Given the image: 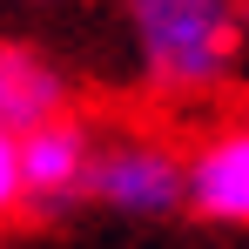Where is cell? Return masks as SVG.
Wrapping results in <instances>:
<instances>
[{
	"mask_svg": "<svg viewBox=\"0 0 249 249\" xmlns=\"http://www.w3.org/2000/svg\"><path fill=\"white\" fill-rule=\"evenodd\" d=\"M135 47L148 81L168 94H196L229 74L243 27H236V0H128Z\"/></svg>",
	"mask_w": 249,
	"mask_h": 249,
	"instance_id": "1",
	"label": "cell"
},
{
	"mask_svg": "<svg viewBox=\"0 0 249 249\" xmlns=\"http://www.w3.org/2000/svg\"><path fill=\"white\" fill-rule=\"evenodd\" d=\"M88 155H94V135L68 108L34 122L20 135V209L27 215H68V209H81L88 202Z\"/></svg>",
	"mask_w": 249,
	"mask_h": 249,
	"instance_id": "2",
	"label": "cell"
},
{
	"mask_svg": "<svg viewBox=\"0 0 249 249\" xmlns=\"http://www.w3.org/2000/svg\"><path fill=\"white\" fill-rule=\"evenodd\" d=\"M88 202L115 215H175L182 209V162L162 142H115L88 155Z\"/></svg>",
	"mask_w": 249,
	"mask_h": 249,
	"instance_id": "3",
	"label": "cell"
},
{
	"mask_svg": "<svg viewBox=\"0 0 249 249\" xmlns=\"http://www.w3.org/2000/svg\"><path fill=\"white\" fill-rule=\"evenodd\" d=\"M182 202L209 222H249V122L222 128L196 162H182Z\"/></svg>",
	"mask_w": 249,
	"mask_h": 249,
	"instance_id": "4",
	"label": "cell"
},
{
	"mask_svg": "<svg viewBox=\"0 0 249 249\" xmlns=\"http://www.w3.org/2000/svg\"><path fill=\"white\" fill-rule=\"evenodd\" d=\"M61 108H68L61 68L47 54H34V47H20V41H0V128L27 135L34 122L61 115Z\"/></svg>",
	"mask_w": 249,
	"mask_h": 249,
	"instance_id": "5",
	"label": "cell"
},
{
	"mask_svg": "<svg viewBox=\"0 0 249 249\" xmlns=\"http://www.w3.org/2000/svg\"><path fill=\"white\" fill-rule=\"evenodd\" d=\"M20 215V135L0 128V222Z\"/></svg>",
	"mask_w": 249,
	"mask_h": 249,
	"instance_id": "6",
	"label": "cell"
},
{
	"mask_svg": "<svg viewBox=\"0 0 249 249\" xmlns=\"http://www.w3.org/2000/svg\"><path fill=\"white\" fill-rule=\"evenodd\" d=\"M236 27H243V34H249V0H236Z\"/></svg>",
	"mask_w": 249,
	"mask_h": 249,
	"instance_id": "7",
	"label": "cell"
}]
</instances>
